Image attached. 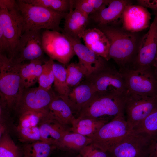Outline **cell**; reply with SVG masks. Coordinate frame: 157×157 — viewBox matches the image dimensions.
Returning a JSON list of instances; mask_svg holds the SVG:
<instances>
[{
    "label": "cell",
    "mask_w": 157,
    "mask_h": 157,
    "mask_svg": "<svg viewBox=\"0 0 157 157\" xmlns=\"http://www.w3.org/2000/svg\"><path fill=\"white\" fill-rule=\"evenodd\" d=\"M110 42L109 60L112 59L119 67V71L131 69L136 57L140 40L136 33L118 26L101 27Z\"/></svg>",
    "instance_id": "cell-1"
},
{
    "label": "cell",
    "mask_w": 157,
    "mask_h": 157,
    "mask_svg": "<svg viewBox=\"0 0 157 157\" xmlns=\"http://www.w3.org/2000/svg\"><path fill=\"white\" fill-rule=\"evenodd\" d=\"M16 9L22 22V34L26 31L42 29L62 31L60 24L67 13L33 5L22 0H16Z\"/></svg>",
    "instance_id": "cell-2"
},
{
    "label": "cell",
    "mask_w": 157,
    "mask_h": 157,
    "mask_svg": "<svg viewBox=\"0 0 157 157\" xmlns=\"http://www.w3.org/2000/svg\"><path fill=\"white\" fill-rule=\"evenodd\" d=\"M24 90L20 74V63L0 53V106L15 108Z\"/></svg>",
    "instance_id": "cell-3"
},
{
    "label": "cell",
    "mask_w": 157,
    "mask_h": 157,
    "mask_svg": "<svg viewBox=\"0 0 157 157\" xmlns=\"http://www.w3.org/2000/svg\"><path fill=\"white\" fill-rule=\"evenodd\" d=\"M126 95L95 92L83 106L79 115L80 118L108 120L124 111Z\"/></svg>",
    "instance_id": "cell-4"
},
{
    "label": "cell",
    "mask_w": 157,
    "mask_h": 157,
    "mask_svg": "<svg viewBox=\"0 0 157 157\" xmlns=\"http://www.w3.org/2000/svg\"><path fill=\"white\" fill-rule=\"evenodd\" d=\"M132 131L122 112L103 125L90 138L91 143L107 152L117 144Z\"/></svg>",
    "instance_id": "cell-5"
},
{
    "label": "cell",
    "mask_w": 157,
    "mask_h": 157,
    "mask_svg": "<svg viewBox=\"0 0 157 157\" xmlns=\"http://www.w3.org/2000/svg\"><path fill=\"white\" fill-rule=\"evenodd\" d=\"M95 92L125 96L128 90L120 72L108 64L85 78Z\"/></svg>",
    "instance_id": "cell-6"
},
{
    "label": "cell",
    "mask_w": 157,
    "mask_h": 157,
    "mask_svg": "<svg viewBox=\"0 0 157 157\" xmlns=\"http://www.w3.org/2000/svg\"><path fill=\"white\" fill-rule=\"evenodd\" d=\"M119 72L128 91L137 95L157 97V78L154 67Z\"/></svg>",
    "instance_id": "cell-7"
},
{
    "label": "cell",
    "mask_w": 157,
    "mask_h": 157,
    "mask_svg": "<svg viewBox=\"0 0 157 157\" xmlns=\"http://www.w3.org/2000/svg\"><path fill=\"white\" fill-rule=\"evenodd\" d=\"M42 45L44 52L49 58L64 65L68 64L75 55L70 39L59 32L44 30Z\"/></svg>",
    "instance_id": "cell-8"
},
{
    "label": "cell",
    "mask_w": 157,
    "mask_h": 157,
    "mask_svg": "<svg viewBox=\"0 0 157 157\" xmlns=\"http://www.w3.org/2000/svg\"><path fill=\"white\" fill-rule=\"evenodd\" d=\"M157 108V97L137 95L128 91L124 110L126 119L132 131Z\"/></svg>",
    "instance_id": "cell-9"
},
{
    "label": "cell",
    "mask_w": 157,
    "mask_h": 157,
    "mask_svg": "<svg viewBox=\"0 0 157 157\" xmlns=\"http://www.w3.org/2000/svg\"><path fill=\"white\" fill-rule=\"evenodd\" d=\"M42 30L26 31L21 35L10 58L16 63L42 60Z\"/></svg>",
    "instance_id": "cell-10"
},
{
    "label": "cell",
    "mask_w": 157,
    "mask_h": 157,
    "mask_svg": "<svg viewBox=\"0 0 157 157\" xmlns=\"http://www.w3.org/2000/svg\"><path fill=\"white\" fill-rule=\"evenodd\" d=\"M151 139L132 131L107 152L109 157H148Z\"/></svg>",
    "instance_id": "cell-11"
},
{
    "label": "cell",
    "mask_w": 157,
    "mask_h": 157,
    "mask_svg": "<svg viewBox=\"0 0 157 157\" xmlns=\"http://www.w3.org/2000/svg\"><path fill=\"white\" fill-rule=\"evenodd\" d=\"M157 57V26L152 22L140 40L135 60L131 69L154 67Z\"/></svg>",
    "instance_id": "cell-12"
},
{
    "label": "cell",
    "mask_w": 157,
    "mask_h": 157,
    "mask_svg": "<svg viewBox=\"0 0 157 157\" xmlns=\"http://www.w3.org/2000/svg\"><path fill=\"white\" fill-rule=\"evenodd\" d=\"M57 94L51 89L47 90L39 87L24 90L15 110L20 113L28 110L48 109Z\"/></svg>",
    "instance_id": "cell-13"
},
{
    "label": "cell",
    "mask_w": 157,
    "mask_h": 157,
    "mask_svg": "<svg viewBox=\"0 0 157 157\" xmlns=\"http://www.w3.org/2000/svg\"><path fill=\"white\" fill-rule=\"evenodd\" d=\"M151 18V14L147 8L130 3L126 6L122 13V27L128 31L136 33L150 27Z\"/></svg>",
    "instance_id": "cell-14"
},
{
    "label": "cell",
    "mask_w": 157,
    "mask_h": 157,
    "mask_svg": "<svg viewBox=\"0 0 157 157\" xmlns=\"http://www.w3.org/2000/svg\"><path fill=\"white\" fill-rule=\"evenodd\" d=\"M0 26L8 44L10 58L22 34L21 19L16 8L11 10L0 8Z\"/></svg>",
    "instance_id": "cell-15"
},
{
    "label": "cell",
    "mask_w": 157,
    "mask_h": 157,
    "mask_svg": "<svg viewBox=\"0 0 157 157\" xmlns=\"http://www.w3.org/2000/svg\"><path fill=\"white\" fill-rule=\"evenodd\" d=\"M68 37L78 58V63L84 69L86 77L108 64L106 60L82 44L80 39Z\"/></svg>",
    "instance_id": "cell-16"
},
{
    "label": "cell",
    "mask_w": 157,
    "mask_h": 157,
    "mask_svg": "<svg viewBox=\"0 0 157 157\" xmlns=\"http://www.w3.org/2000/svg\"><path fill=\"white\" fill-rule=\"evenodd\" d=\"M131 3L127 0H110L108 4L92 15V18L100 27L121 24L122 13L126 6Z\"/></svg>",
    "instance_id": "cell-17"
},
{
    "label": "cell",
    "mask_w": 157,
    "mask_h": 157,
    "mask_svg": "<svg viewBox=\"0 0 157 157\" xmlns=\"http://www.w3.org/2000/svg\"><path fill=\"white\" fill-rule=\"evenodd\" d=\"M85 45L95 53L108 61L109 41L104 33L96 28L86 29L79 36Z\"/></svg>",
    "instance_id": "cell-18"
},
{
    "label": "cell",
    "mask_w": 157,
    "mask_h": 157,
    "mask_svg": "<svg viewBox=\"0 0 157 157\" xmlns=\"http://www.w3.org/2000/svg\"><path fill=\"white\" fill-rule=\"evenodd\" d=\"M95 92L92 87L85 81L71 89L67 96L63 100L69 106L73 113L78 115L83 106Z\"/></svg>",
    "instance_id": "cell-19"
},
{
    "label": "cell",
    "mask_w": 157,
    "mask_h": 157,
    "mask_svg": "<svg viewBox=\"0 0 157 157\" xmlns=\"http://www.w3.org/2000/svg\"><path fill=\"white\" fill-rule=\"evenodd\" d=\"M88 17V16L73 8L72 0L70 9L64 19L62 33L68 36L79 38V35L86 29Z\"/></svg>",
    "instance_id": "cell-20"
},
{
    "label": "cell",
    "mask_w": 157,
    "mask_h": 157,
    "mask_svg": "<svg viewBox=\"0 0 157 157\" xmlns=\"http://www.w3.org/2000/svg\"><path fill=\"white\" fill-rule=\"evenodd\" d=\"M38 126L41 141L53 145L65 134L70 131V127L49 118L47 116Z\"/></svg>",
    "instance_id": "cell-21"
},
{
    "label": "cell",
    "mask_w": 157,
    "mask_h": 157,
    "mask_svg": "<svg viewBox=\"0 0 157 157\" xmlns=\"http://www.w3.org/2000/svg\"><path fill=\"white\" fill-rule=\"evenodd\" d=\"M47 117L66 126L72 125L76 119L70 107L57 95L49 106Z\"/></svg>",
    "instance_id": "cell-22"
},
{
    "label": "cell",
    "mask_w": 157,
    "mask_h": 157,
    "mask_svg": "<svg viewBox=\"0 0 157 157\" xmlns=\"http://www.w3.org/2000/svg\"><path fill=\"white\" fill-rule=\"evenodd\" d=\"M91 142L92 140L89 137L69 131L53 146L61 151L79 153L84 147Z\"/></svg>",
    "instance_id": "cell-23"
},
{
    "label": "cell",
    "mask_w": 157,
    "mask_h": 157,
    "mask_svg": "<svg viewBox=\"0 0 157 157\" xmlns=\"http://www.w3.org/2000/svg\"><path fill=\"white\" fill-rule=\"evenodd\" d=\"M42 60H36L20 63V74L24 89L30 88L38 81L43 64Z\"/></svg>",
    "instance_id": "cell-24"
},
{
    "label": "cell",
    "mask_w": 157,
    "mask_h": 157,
    "mask_svg": "<svg viewBox=\"0 0 157 157\" xmlns=\"http://www.w3.org/2000/svg\"><path fill=\"white\" fill-rule=\"evenodd\" d=\"M108 122V119L78 117L73 122L70 130L71 132L90 138Z\"/></svg>",
    "instance_id": "cell-25"
},
{
    "label": "cell",
    "mask_w": 157,
    "mask_h": 157,
    "mask_svg": "<svg viewBox=\"0 0 157 157\" xmlns=\"http://www.w3.org/2000/svg\"><path fill=\"white\" fill-rule=\"evenodd\" d=\"M64 65L54 61L53 63L54 90L57 95L63 100L67 96L71 89L67 84V69Z\"/></svg>",
    "instance_id": "cell-26"
},
{
    "label": "cell",
    "mask_w": 157,
    "mask_h": 157,
    "mask_svg": "<svg viewBox=\"0 0 157 157\" xmlns=\"http://www.w3.org/2000/svg\"><path fill=\"white\" fill-rule=\"evenodd\" d=\"M56 147L42 141L28 143L23 147L22 157H50Z\"/></svg>",
    "instance_id": "cell-27"
},
{
    "label": "cell",
    "mask_w": 157,
    "mask_h": 157,
    "mask_svg": "<svg viewBox=\"0 0 157 157\" xmlns=\"http://www.w3.org/2000/svg\"><path fill=\"white\" fill-rule=\"evenodd\" d=\"M48 109L41 110H28L20 113L17 127L28 128L38 126L47 116Z\"/></svg>",
    "instance_id": "cell-28"
},
{
    "label": "cell",
    "mask_w": 157,
    "mask_h": 157,
    "mask_svg": "<svg viewBox=\"0 0 157 157\" xmlns=\"http://www.w3.org/2000/svg\"><path fill=\"white\" fill-rule=\"evenodd\" d=\"M24 2L62 13H68L72 3L71 0H22Z\"/></svg>",
    "instance_id": "cell-29"
},
{
    "label": "cell",
    "mask_w": 157,
    "mask_h": 157,
    "mask_svg": "<svg viewBox=\"0 0 157 157\" xmlns=\"http://www.w3.org/2000/svg\"><path fill=\"white\" fill-rule=\"evenodd\" d=\"M22 150L15 144L7 133L3 134L0 140V157H22Z\"/></svg>",
    "instance_id": "cell-30"
},
{
    "label": "cell",
    "mask_w": 157,
    "mask_h": 157,
    "mask_svg": "<svg viewBox=\"0 0 157 157\" xmlns=\"http://www.w3.org/2000/svg\"><path fill=\"white\" fill-rule=\"evenodd\" d=\"M132 131L151 138L157 133V108Z\"/></svg>",
    "instance_id": "cell-31"
},
{
    "label": "cell",
    "mask_w": 157,
    "mask_h": 157,
    "mask_svg": "<svg viewBox=\"0 0 157 157\" xmlns=\"http://www.w3.org/2000/svg\"><path fill=\"white\" fill-rule=\"evenodd\" d=\"M66 69L67 84L70 89L80 84L86 77L84 69L78 63H71Z\"/></svg>",
    "instance_id": "cell-32"
},
{
    "label": "cell",
    "mask_w": 157,
    "mask_h": 157,
    "mask_svg": "<svg viewBox=\"0 0 157 157\" xmlns=\"http://www.w3.org/2000/svg\"><path fill=\"white\" fill-rule=\"evenodd\" d=\"M54 60L49 58L44 63L39 78L38 82L39 87L46 90L51 89L53 83L54 76L53 69V63Z\"/></svg>",
    "instance_id": "cell-33"
},
{
    "label": "cell",
    "mask_w": 157,
    "mask_h": 157,
    "mask_svg": "<svg viewBox=\"0 0 157 157\" xmlns=\"http://www.w3.org/2000/svg\"><path fill=\"white\" fill-rule=\"evenodd\" d=\"M20 140L22 142H31L41 141L38 126L28 128L17 127Z\"/></svg>",
    "instance_id": "cell-34"
},
{
    "label": "cell",
    "mask_w": 157,
    "mask_h": 157,
    "mask_svg": "<svg viewBox=\"0 0 157 157\" xmlns=\"http://www.w3.org/2000/svg\"><path fill=\"white\" fill-rule=\"evenodd\" d=\"M79 153L81 157H109L107 152L91 143L84 147Z\"/></svg>",
    "instance_id": "cell-35"
},
{
    "label": "cell",
    "mask_w": 157,
    "mask_h": 157,
    "mask_svg": "<svg viewBox=\"0 0 157 157\" xmlns=\"http://www.w3.org/2000/svg\"><path fill=\"white\" fill-rule=\"evenodd\" d=\"M73 8L77 10L88 16L92 15L95 11L86 0H72Z\"/></svg>",
    "instance_id": "cell-36"
},
{
    "label": "cell",
    "mask_w": 157,
    "mask_h": 157,
    "mask_svg": "<svg viewBox=\"0 0 157 157\" xmlns=\"http://www.w3.org/2000/svg\"><path fill=\"white\" fill-rule=\"evenodd\" d=\"M138 5L151 9L153 13L157 12V0H138Z\"/></svg>",
    "instance_id": "cell-37"
},
{
    "label": "cell",
    "mask_w": 157,
    "mask_h": 157,
    "mask_svg": "<svg viewBox=\"0 0 157 157\" xmlns=\"http://www.w3.org/2000/svg\"><path fill=\"white\" fill-rule=\"evenodd\" d=\"M93 7L95 12L107 5L110 0H86Z\"/></svg>",
    "instance_id": "cell-38"
},
{
    "label": "cell",
    "mask_w": 157,
    "mask_h": 157,
    "mask_svg": "<svg viewBox=\"0 0 157 157\" xmlns=\"http://www.w3.org/2000/svg\"><path fill=\"white\" fill-rule=\"evenodd\" d=\"M16 1L14 0H0V8L11 10L15 9Z\"/></svg>",
    "instance_id": "cell-39"
},
{
    "label": "cell",
    "mask_w": 157,
    "mask_h": 157,
    "mask_svg": "<svg viewBox=\"0 0 157 157\" xmlns=\"http://www.w3.org/2000/svg\"><path fill=\"white\" fill-rule=\"evenodd\" d=\"M148 157H157V133L152 138Z\"/></svg>",
    "instance_id": "cell-40"
},
{
    "label": "cell",
    "mask_w": 157,
    "mask_h": 157,
    "mask_svg": "<svg viewBox=\"0 0 157 157\" xmlns=\"http://www.w3.org/2000/svg\"><path fill=\"white\" fill-rule=\"evenodd\" d=\"M61 151V154L56 157H81L79 153Z\"/></svg>",
    "instance_id": "cell-41"
},
{
    "label": "cell",
    "mask_w": 157,
    "mask_h": 157,
    "mask_svg": "<svg viewBox=\"0 0 157 157\" xmlns=\"http://www.w3.org/2000/svg\"><path fill=\"white\" fill-rule=\"evenodd\" d=\"M154 14L155 17L153 22L157 26V12H154Z\"/></svg>",
    "instance_id": "cell-42"
},
{
    "label": "cell",
    "mask_w": 157,
    "mask_h": 157,
    "mask_svg": "<svg viewBox=\"0 0 157 157\" xmlns=\"http://www.w3.org/2000/svg\"><path fill=\"white\" fill-rule=\"evenodd\" d=\"M154 70L155 72V73L157 78V62L154 65Z\"/></svg>",
    "instance_id": "cell-43"
},
{
    "label": "cell",
    "mask_w": 157,
    "mask_h": 157,
    "mask_svg": "<svg viewBox=\"0 0 157 157\" xmlns=\"http://www.w3.org/2000/svg\"><path fill=\"white\" fill-rule=\"evenodd\" d=\"M157 62V59H156V63H155V64Z\"/></svg>",
    "instance_id": "cell-44"
}]
</instances>
